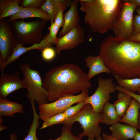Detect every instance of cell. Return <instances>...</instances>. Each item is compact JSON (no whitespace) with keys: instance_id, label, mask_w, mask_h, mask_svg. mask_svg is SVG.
<instances>
[{"instance_id":"6da1fadb","label":"cell","mask_w":140,"mask_h":140,"mask_svg":"<svg viewBox=\"0 0 140 140\" xmlns=\"http://www.w3.org/2000/svg\"><path fill=\"white\" fill-rule=\"evenodd\" d=\"M100 54L111 73L122 79L140 76V43L109 36L99 47Z\"/></svg>"},{"instance_id":"7a4b0ae2","label":"cell","mask_w":140,"mask_h":140,"mask_svg":"<svg viewBox=\"0 0 140 140\" xmlns=\"http://www.w3.org/2000/svg\"><path fill=\"white\" fill-rule=\"evenodd\" d=\"M42 81L43 87L48 92V101L51 102L88 90L91 86L87 74L78 66L71 63L52 69Z\"/></svg>"},{"instance_id":"3957f363","label":"cell","mask_w":140,"mask_h":140,"mask_svg":"<svg viewBox=\"0 0 140 140\" xmlns=\"http://www.w3.org/2000/svg\"><path fill=\"white\" fill-rule=\"evenodd\" d=\"M84 22L94 32L102 34L112 30L123 3L121 0H79Z\"/></svg>"},{"instance_id":"277c9868","label":"cell","mask_w":140,"mask_h":140,"mask_svg":"<svg viewBox=\"0 0 140 140\" xmlns=\"http://www.w3.org/2000/svg\"><path fill=\"white\" fill-rule=\"evenodd\" d=\"M102 118V113L95 112L92 106L87 104L78 113L67 118L61 124L73 125L75 122H78L83 130V131L79 134V136H87L88 139L95 140L100 136L102 129L99 123H101Z\"/></svg>"},{"instance_id":"5b68a950","label":"cell","mask_w":140,"mask_h":140,"mask_svg":"<svg viewBox=\"0 0 140 140\" xmlns=\"http://www.w3.org/2000/svg\"><path fill=\"white\" fill-rule=\"evenodd\" d=\"M48 21L41 19L27 22L22 19L12 21L13 34L18 43L32 45L40 43L45 37L43 31Z\"/></svg>"},{"instance_id":"8992f818","label":"cell","mask_w":140,"mask_h":140,"mask_svg":"<svg viewBox=\"0 0 140 140\" xmlns=\"http://www.w3.org/2000/svg\"><path fill=\"white\" fill-rule=\"evenodd\" d=\"M23 77L22 81L27 91L26 94L30 101H36L40 105L48 103V93L43 87V81L39 72L31 68L29 64L24 63L19 66Z\"/></svg>"},{"instance_id":"52a82bcc","label":"cell","mask_w":140,"mask_h":140,"mask_svg":"<svg viewBox=\"0 0 140 140\" xmlns=\"http://www.w3.org/2000/svg\"><path fill=\"white\" fill-rule=\"evenodd\" d=\"M89 96L88 90L78 95L65 96L50 103L39 105L40 118L44 122L51 117L64 112L74 104L85 100Z\"/></svg>"},{"instance_id":"ba28073f","label":"cell","mask_w":140,"mask_h":140,"mask_svg":"<svg viewBox=\"0 0 140 140\" xmlns=\"http://www.w3.org/2000/svg\"><path fill=\"white\" fill-rule=\"evenodd\" d=\"M112 78L104 79L101 77L97 79L98 86L94 93L85 100L87 104L92 106L94 111L102 113L106 103L110 100V94L116 90L115 83Z\"/></svg>"},{"instance_id":"9c48e42d","label":"cell","mask_w":140,"mask_h":140,"mask_svg":"<svg viewBox=\"0 0 140 140\" xmlns=\"http://www.w3.org/2000/svg\"><path fill=\"white\" fill-rule=\"evenodd\" d=\"M137 7L133 4L123 1L119 15L112 29L115 37L128 39L132 35L133 13Z\"/></svg>"},{"instance_id":"30bf717a","label":"cell","mask_w":140,"mask_h":140,"mask_svg":"<svg viewBox=\"0 0 140 140\" xmlns=\"http://www.w3.org/2000/svg\"><path fill=\"white\" fill-rule=\"evenodd\" d=\"M18 43L8 18L0 20V64L8 59Z\"/></svg>"},{"instance_id":"8fae6325","label":"cell","mask_w":140,"mask_h":140,"mask_svg":"<svg viewBox=\"0 0 140 140\" xmlns=\"http://www.w3.org/2000/svg\"><path fill=\"white\" fill-rule=\"evenodd\" d=\"M84 41L83 30L79 25L63 37H57L55 50L59 55L62 51L73 49Z\"/></svg>"},{"instance_id":"7c38bea8","label":"cell","mask_w":140,"mask_h":140,"mask_svg":"<svg viewBox=\"0 0 140 140\" xmlns=\"http://www.w3.org/2000/svg\"><path fill=\"white\" fill-rule=\"evenodd\" d=\"M2 73L0 76V98L6 99L13 92L25 88L18 72L12 74Z\"/></svg>"},{"instance_id":"4fadbf2b","label":"cell","mask_w":140,"mask_h":140,"mask_svg":"<svg viewBox=\"0 0 140 140\" xmlns=\"http://www.w3.org/2000/svg\"><path fill=\"white\" fill-rule=\"evenodd\" d=\"M79 1H72L70 8L64 15V23L62 29L59 32V37H61L79 25L80 17L78 10Z\"/></svg>"},{"instance_id":"5bb4252c","label":"cell","mask_w":140,"mask_h":140,"mask_svg":"<svg viewBox=\"0 0 140 140\" xmlns=\"http://www.w3.org/2000/svg\"><path fill=\"white\" fill-rule=\"evenodd\" d=\"M51 46L45 41V37L40 43L31 45L28 47L23 46V44L18 43L14 49L12 54L8 59L5 62L0 64V69L3 73L4 69L10 63L17 60L23 54L32 50H39L41 52L45 48Z\"/></svg>"},{"instance_id":"9a60e30c","label":"cell","mask_w":140,"mask_h":140,"mask_svg":"<svg viewBox=\"0 0 140 140\" xmlns=\"http://www.w3.org/2000/svg\"><path fill=\"white\" fill-rule=\"evenodd\" d=\"M85 61L86 66L89 68L87 74L89 80L96 75L101 73H111L110 70L105 65L100 54L96 56L89 55L85 58Z\"/></svg>"},{"instance_id":"2e32d148","label":"cell","mask_w":140,"mask_h":140,"mask_svg":"<svg viewBox=\"0 0 140 140\" xmlns=\"http://www.w3.org/2000/svg\"><path fill=\"white\" fill-rule=\"evenodd\" d=\"M110 129L111 132V135L118 140L133 139L137 131V129L135 127L119 122L111 125Z\"/></svg>"},{"instance_id":"e0dca14e","label":"cell","mask_w":140,"mask_h":140,"mask_svg":"<svg viewBox=\"0 0 140 140\" xmlns=\"http://www.w3.org/2000/svg\"><path fill=\"white\" fill-rule=\"evenodd\" d=\"M72 1L69 0H46L40 9L48 14L51 22H54L60 9L70 6Z\"/></svg>"},{"instance_id":"ac0fdd59","label":"cell","mask_w":140,"mask_h":140,"mask_svg":"<svg viewBox=\"0 0 140 140\" xmlns=\"http://www.w3.org/2000/svg\"><path fill=\"white\" fill-rule=\"evenodd\" d=\"M9 21H12L30 18H38L45 20H50L47 13L40 9L33 7L24 8L20 7L18 12L16 15L9 17Z\"/></svg>"},{"instance_id":"d6986e66","label":"cell","mask_w":140,"mask_h":140,"mask_svg":"<svg viewBox=\"0 0 140 140\" xmlns=\"http://www.w3.org/2000/svg\"><path fill=\"white\" fill-rule=\"evenodd\" d=\"M140 109V104L135 99L132 98L125 114L121 118L120 122L138 129Z\"/></svg>"},{"instance_id":"ffe728a7","label":"cell","mask_w":140,"mask_h":140,"mask_svg":"<svg viewBox=\"0 0 140 140\" xmlns=\"http://www.w3.org/2000/svg\"><path fill=\"white\" fill-rule=\"evenodd\" d=\"M23 112V107L20 104L6 99L0 98V116L13 117L16 113Z\"/></svg>"},{"instance_id":"44dd1931","label":"cell","mask_w":140,"mask_h":140,"mask_svg":"<svg viewBox=\"0 0 140 140\" xmlns=\"http://www.w3.org/2000/svg\"><path fill=\"white\" fill-rule=\"evenodd\" d=\"M22 0H0V20L16 14L20 9Z\"/></svg>"},{"instance_id":"7402d4cb","label":"cell","mask_w":140,"mask_h":140,"mask_svg":"<svg viewBox=\"0 0 140 140\" xmlns=\"http://www.w3.org/2000/svg\"><path fill=\"white\" fill-rule=\"evenodd\" d=\"M101 123L107 125H112L119 122L121 118L116 110L114 104L109 102L104 105L102 112Z\"/></svg>"},{"instance_id":"603a6c76","label":"cell","mask_w":140,"mask_h":140,"mask_svg":"<svg viewBox=\"0 0 140 140\" xmlns=\"http://www.w3.org/2000/svg\"><path fill=\"white\" fill-rule=\"evenodd\" d=\"M132 97L129 95L120 92L117 99L114 102L116 110L121 118L125 114L131 102Z\"/></svg>"},{"instance_id":"cb8c5ba5","label":"cell","mask_w":140,"mask_h":140,"mask_svg":"<svg viewBox=\"0 0 140 140\" xmlns=\"http://www.w3.org/2000/svg\"><path fill=\"white\" fill-rule=\"evenodd\" d=\"M30 101L33 113V121L27 136L23 140H38L36 136V131L40 125L39 116L36 111L34 101Z\"/></svg>"},{"instance_id":"d4e9b609","label":"cell","mask_w":140,"mask_h":140,"mask_svg":"<svg viewBox=\"0 0 140 140\" xmlns=\"http://www.w3.org/2000/svg\"><path fill=\"white\" fill-rule=\"evenodd\" d=\"M119 85L127 90L135 93L140 87V78L122 79L115 76Z\"/></svg>"},{"instance_id":"484cf974","label":"cell","mask_w":140,"mask_h":140,"mask_svg":"<svg viewBox=\"0 0 140 140\" xmlns=\"http://www.w3.org/2000/svg\"><path fill=\"white\" fill-rule=\"evenodd\" d=\"M73 125L64 124L61 130V134L57 138L51 140H82V137L76 136L72 133L71 129Z\"/></svg>"},{"instance_id":"4316f807","label":"cell","mask_w":140,"mask_h":140,"mask_svg":"<svg viewBox=\"0 0 140 140\" xmlns=\"http://www.w3.org/2000/svg\"><path fill=\"white\" fill-rule=\"evenodd\" d=\"M67 119L64 113H59L44 122L40 129H42L54 125L59 124Z\"/></svg>"},{"instance_id":"83f0119b","label":"cell","mask_w":140,"mask_h":140,"mask_svg":"<svg viewBox=\"0 0 140 140\" xmlns=\"http://www.w3.org/2000/svg\"><path fill=\"white\" fill-rule=\"evenodd\" d=\"M87 104L85 100L77 103L75 106L68 108L64 112L67 118L75 115L81 110Z\"/></svg>"},{"instance_id":"f1b7e54d","label":"cell","mask_w":140,"mask_h":140,"mask_svg":"<svg viewBox=\"0 0 140 140\" xmlns=\"http://www.w3.org/2000/svg\"><path fill=\"white\" fill-rule=\"evenodd\" d=\"M59 29L54 22H51L50 26L48 28L49 32L46 34V39L48 41L52 44H56L57 36Z\"/></svg>"},{"instance_id":"f546056e","label":"cell","mask_w":140,"mask_h":140,"mask_svg":"<svg viewBox=\"0 0 140 140\" xmlns=\"http://www.w3.org/2000/svg\"><path fill=\"white\" fill-rule=\"evenodd\" d=\"M45 1V0H23L20 5L24 8L33 7L40 9Z\"/></svg>"},{"instance_id":"4dcf8cb0","label":"cell","mask_w":140,"mask_h":140,"mask_svg":"<svg viewBox=\"0 0 140 140\" xmlns=\"http://www.w3.org/2000/svg\"><path fill=\"white\" fill-rule=\"evenodd\" d=\"M41 52L43 59L46 61L53 60L55 57L56 53L55 50L51 47L45 48Z\"/></svg>"},{"instance_id":"1f68e13d","label":"cell","mask_w":140,"mask_h":140,"mask_svg":"<svg viewBox=\"0 0 140 140\" xmlns=\"http://www.w3.org/2000/svg\"><path fill=\"white\" fill-rule=\"evenodd\" d=\"M66 8L65 7L61 8L57 15L54 23L60 28L62 27L64 25L63 13Z\"/></svg>"},{"instance_id":"d6a6232c","label":"cell","mask_w":140,"mask_h":140,"mask_svg":"<svg viewBox=\"0 0 140 140\" xmlns=\"http://www.w3.org/2000/svg\"><path fill=\"white\" fill-rule=\"evenodd\" d=\"M115 87L116 90L129 95L132 98L135 99L140 104V95L130 92L119 85H116ZM139 116H140V112L139 113Z\"/></svg>"},{"instance_id":"836d02e7","label":"cell","mask_w":140,"mask_h":140,"mask_svg":"<svg viewBox=\"0 0 140 140\" xmlns=\"http://www.w3.org/2000/svg\"><path fill=\"white\" fill-rule=\"evenodd\" d=\"M132 35L140 32V15H135L133 17Z\"/></svg>"},{"instance_id":"e575fe53","label":"cell","mask_w":140,"mask_h":140,"mask_svg":"<svg viewBox=\"0 0 140 140\" xmlns=\"http://www.w3.org/2000/svg\"><path fill=\"white\" fill-rule=\"evenodd\" d=\"M128 40L140 43V32L132 35Z\"/></svg>"},{"instance_id":"d590c367","label":"cell","mask_w":140,"mask_h":140,"mask_svg":"<svg viewBox=\"0 0 140 140\" xmlns=\"http://www.w3.org/2000/svg\"><path fill=\"white\" fill-rule=\"evenodd\" d=\"M102 136L103 140H118L114 138L111 135L104 133H103Z\"/></svg>"},{"instance_id":"8d00e7d4","label":"cell","mask_w":140,"mask_h":140,"mask_svg":"<svg viewBox=\"0 0 140 140\" xmlns=\"http://www.w3.org/2000/svg\"><path fill=\"white\" fill-rule=\"evenodd\" d=\"M123 2L133 4L137 6H140V0H124Z\"/></svg>"},{"instance_id":"74e56055","label":"cell","mask_w":140,"mask_h":140,"mask_svg":"<svg viewBox=\"0 0 140 140\" xmlns=\"http://www.w3.org/2000/svg\"><path fill=\"white\" fill-rule=\"evenodd\" d=\"M133 139L134 140H140V132L137 130Z\"/></svg>"},{"instance_id":"f35d334b","label":"cell","mask_w":140,"mask_h":140,"mask_svg":"<svg viewBox=\"0 0 140 140\" xmlns=\"http://www.w3.org/2000/svg\"><path fill=\"white\" fill-rule=\"evenodd\" d=\"M9 136L10 138V140H17V138L15 134L14 133L10 134Z\"/></svg>"},{"instance_id":"ab89813d","label":"cell","mask_w":140,"mask_h":140,"mask_svg":"<svg viewBox=\"0 0 140 140\" xmlns=\"http://www.w3.org/2000/svg\"><path fill=\"white\" fill-rule=\"evenodd\" d=\"M7 128L6 126L3 125H0V131H2L4 130H5Z\"/></svg>"},{"instance_id":"60d3db41","label":"cell","mask_w":140,"mask_h":140,"mask_svg":"<svg viewBox=\"0 0 140 140\" xmlns=\"http://www.w3.org/2000/svg\"><path fill=\"white\" fill-rule=\"evenodd\" d=\"M135 10L138 13V15H140V7L136 8Z\"/></svg>"},{"instance_id":"b9f144b4","label":"cell","mask_w":140,"mask_h":140,"mask_svg":"<svg viewBox=\"0 0 140 140\" xmlns=\"http://www.w3.org/2000/svg\"><path fill=\"white\" fill-rule=\"evenodd\" d=\"M88 140H91L88 139ZM95 140H103V138L101 137V136H100L95 139Z\"/></svg>"},{"instance_id":"7bdbcfd3","label":"cell","mask_w":140,"mask_h":140,"mask_svg":"<svg viewBox=\"0 0 140 140\" xmlns=\"http://www.w3.org/2000/svg\"><path fill=\"white\" fill-rule=\"evenodd\" d=\"M138 129L140 130V116L138 117Z\"/></svg>"},{"instance_id":"ee69618b","label":"cell","mask_w":140,"mask_h":140,"mask_svg":"<svg viewBox=\"0 0 140 140\" xmlns=\"http://www.w3.org/2000/svg\"><path fill=\"white\" fill-rule=\"evenodd\" d=\"M3 123V120L0 116V125H2V124Z\"/></svg>"},{"instance_id":"f6af8a7d","label":"cell","mask_w":140,"mask_h":140,"mask_svg":"<svg viewBox=\"0 0 140 140\" xmlns=\"http://www.w3.org/2000/svg\"><path fill=\"white\" fill-rule=\"evenodd\" d=\"M138 94H140V87L137 90V91Z\"/></svg>"},{"instance_id":"bcb514c9","label":"cell","mask_w":140,"mask_h":140,"mask_svg":"<svg viewBox=\"0 0 140 140\" xmlns=\"http://www.w3.org/2000/svg\"><path fill=\"white\" fill-rule=\"evenodd\" d=\"M139 78H140V76H139Z\"/></svg>"}]
</instances>
